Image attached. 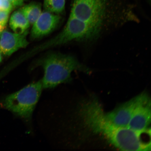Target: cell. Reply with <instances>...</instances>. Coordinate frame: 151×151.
Segmentation results:
<instances>
[{
  "label": "cell",
  "instance_id": "13",
  "mask_svg": "<svg viewBox=\"0 0 151 151\" xmlns=\"http://www.w3.org/2000/svg\"><path fill=\"white\" fill-rule=\"evenodd\" d=\"M14 7L22 6L24 4V0H9Z\"/></svg>",
  "mask_w": 151,
  "mask_h": 151
},
{
  "label": "cell",
  "instance_id": "2",
  "mask_svg": "<svg viewBox=\"0 0 151 151\" xmlns=\"http://www.w3.org/2000/svg\"><path fill=\"white\" fill-rule=\"evenodd\" d=\"M44 70L41 81L43 88H52L58 85L70 82L71 73L75 70L88 73L89 68L81 63L74 56L59 53H51L37 62Z\"/></svg>",
  "mask_w": 151,
  "mask_h": 151
},
{
  "label": "cell",
  "instance_id": "6",
  "mask_svg": "<svg viewBox=\"0 0 151 151\" xmlns=\"http://www.w3.org/2000/svg\"><path fill=\"white\" fill-rule=\"evenodd\" d=\"M28 30L19 33L4 30L0 34V51L4 55L9 56L19 49L25 48L28 44Z\"/></svg>",
  "mask_w": 151,
  "mask_h": 151
},
{
  "label": "cell",
  "instance_id": "16",
  "mask_svg": "<svg viewBox=\"0 0 151 151\" xmlns=\"http://www.w3.org/2000/svg\"></svg>",
  "mask_w": 151,
  "mask_h": 151
},
{
  "label": "cell",
  "instance_id": "12",
  "mask_svg": "<svg viewBox=\"0 0 151 151\" xmlns=\"http://www.w3.org/2000/svg\"><path fill=\"white\" fill-rule=\"evenodd\" d=\"M10 12L0 10V25L5 27L8 22Z\"/></svg>",
  "mask_w": 151,
  "mask_h": 151
},
{
  "label": "cell",
  "instance_id": "10",
  "mask_svg": "<svg viewBox=\"0 0 151 151\" xmlns=\"http://www.w3.org/2000/svg\"><path fill=\"white\" fill-rule=\"evenodd\" d=\"M65 0H44L45 10L59 14L65 9Z\"/></svg>",
  "mask_w": 151,
  "mask_h": 151
},
{
  "label": "cell",
  "instance_id": "15",
  "mask_svg": "<svg viewBox=\"0 0 151 151\" xmlns=\"http://www.w3.org/2000/svg\"><path fill=\"white\" fill-rule=\"evenodd\" d=\"M2 53L1 51H0V63L2 61Z\"/></svg>",
  "mask_w": 151,
  "mask_h": 151
},
{
  "label": "cell",
  "instance_id": "7",
  "mask_svg": "<svg viewBox=\"0 0 151 151\" xmlns=\"http://www.w3.org/2000/svg\"><path fill=\"white\" fill-rule=\"evenodd\" d=\"M151 123V101L149 97L136 109L127 128L137 131H145Z\"/></svg>",
  "mask_w": 151,
  "mask_h": 151
},
{
  "label": "cell",
  "instance_id": "5",
  "mask_svg": "<svg viewBox=\"0 0 151 151\" xmlns=\"http://www.w3.org/2000/svg\"><path fill=\"white\" fill-rule=\"evenodd\" d=\"M61 20L59 14L46 11L41 13L33 24L31 32L32 39L40 38L52 33L58 27Z\"/></svg>",
  "mask_w": 151,
  "mask_h": 151
},
{
  "label": "cell",
  "instance_id": "14",
  "mask_svg": "<svg viewBox=\"0 0 151 151\" xmlns=\"http://www.w3.org/2000/svg\"><path fill=\"white\" fill-rule=\"evenodd\" d=\"M5 28L4 27H3V26H1V25H0V34L4 29Z\"/></svg>",
  "mask_w": 151,
  "mask_h": 151
},
{
  "label": "cell",
  "instance_id": "4",
  "mask_svg": "<svg viewBox=\"0 0 151 151\" xmlns=\"http://www.w3.org/2000/svg\"><path fill=\"white\" fill-rule=\"evenodd\" d=\"M148 97L146 93H141L122 104L112 112L106 113L103 112L104 118L113 125L127 127L136 109Z\"/></svg>",
  "mask_w": 151,
  "mask_h": 151
},
{
  "label": "cell",
  "instance_id": "8",
  "mask_svg": "<svg viewBox=\"0 0 151 151\" xmlns=\"http://www.w3.org/2000/svg\"><path fill=\"white\" fill-rule=\"evenodd\" d=\"M9 24L14 32L21 33L28 31L31 24L19 9L11 15Z\"/></svg>",
  "mask_w": 151,
  "mask_h": 151
},
{
  "label": "cell",
  "instance_id": "9",
  "mask_svg": "<svg viewBox=\"0 0 151 151\" xmlns=\"http://www.w3.org/2000/svg\"><path fill=\"white\" fill-rule=\"evenodd\" d=\"M19 10L31 24L35 23L42 13L41 5L36 2L31 3L24 5Z\"/></svg>",
  "mask_w": 151,
  "mask_h": 151
},
{
  "label": "cell",
  "instance_id": "11",
  "mask_svg": "<svg viewBox=\"0 0 151 151\" xmlns=\"http://www.w3.org/2000/svg\"><path fill=\"white\" fill-rule=\"evenodd\" d=\"M14 7L9 0H0V10L11 12Z\"/></svg>",
  "mask_w": 151,
  "mask_h": 151
},
{
  "label": "cell",
  "instance_id": "1",
  "mask_svg": "<svg viewBox=\"0 0 151 151\" xmlns=\"http://www.w3.org/2000/svg\"><path fill=\"white\" fill-rule=\"evenodd\" d=\"M69 18L76 27L78 41L87 45L128 22L139 20L132 10L119 8L110 0H74Z\"/></svg>",
  "mask_w": 151,
  "mask_h": 151
},
{
  "label": "cell",
  "instance_id": "3",
  "mask_svg": "<svg viewBox=\"0 0 151 151\" xmlns=\"http://www.w3.org/2000/svg\"><path fill=\"white\" fill-rule=\"evenodd\" d=\"M43 89L41 80L33 82L9 94L2 101V106L27 123H30Z\"/></svg>",
  "mask_w": 151,
  "mask_h": 151
}]
</instances>
